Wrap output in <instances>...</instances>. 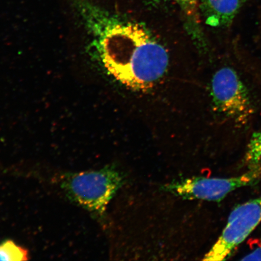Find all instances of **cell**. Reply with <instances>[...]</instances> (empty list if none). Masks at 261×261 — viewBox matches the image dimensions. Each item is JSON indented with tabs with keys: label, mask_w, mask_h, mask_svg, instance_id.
<instances>
[{
	"label": "cell",
	"mask_w": 261,
	"mask_h": 261,
	"mask_svg": "<svg viewBox=\"0 0 261 261\" xmlns=\"http://www.w3.org/2000/svg\"><path fill=\"white\" fill-rule=\"evenodd\" d=\"M107 72L128 89L146 92L168 69L169 57L144 26L113 14L91 0H72Z\"/></svg>",
	"instance_id": "obj_1"
},
{
	"label": "cell",
	"mask_w": 261,
	"mask_h": 261,
	"mask_svg": "<svg viewBox=\"0 0 261 261\" xmlns=\"http://www.w3.org/2000/svg\"><path fill=\"white\" fill-rule=\"evenodd\" d=\"M123 182L121 172L109 166L99 170L65 174L61 178L60 187L71 202L101 216Z\"/></svg>",
	"instance_id": "obj_2"
},
{
	"label": "cell",
	"mask_w": 261,
	"mask_h": 261,
	"mask_svg": "<svg viewBox=\"0 0 261 261\" xmlns=\"http://www.w3.org/2000/svg\"><path fill=\"white\" fill-rule=\"evenodd\" d=\"M211 95L215 110L238 125L246 124L256 113L252 93L233 67H221L215 73Z\"/></svg>",
	"instance_id": "obj_3"
},
{
	"label": "cell",
	"mask_w": 261,
	"mask_h": 261,
	"mask_svg": "<svg viewBox=\"0 0 261 261\" xmlns=\"http://www.w3.org/2000/svg\"><path fill=\"white\" fill-rule=\"evenodd\" d=\"M261 179V165L244 174L230 178L198 177L165 186V191L188 200L220 201L236 189L256 184Z\"/></svg>",
	"instance_id": "obj_4"
},
{
	"label": "cell",
	"mask_w": 261,
	"mask_h": 261,
	"mask_svg": "<svg viewBox=\"0 0 261 261\" xmlns=\"http://www.w3.org/2000/svg\"><path fill=\"white\" fill-rule=\"evenodd\" d=\"M261 223V195L231 211L223 232L203 260L226 259Z\"/></svg>",
	"instance_id": "obj_5"
},
{
	"label": "cell",
	"mask_w": 261,
	"mask_h": 261,
	"mask_svg": "<svg viewBox=\"0 0 261 261\" xmlns=\"http://www.w3.org/2000/svg\"><path fill=\"white\" fill-rule=\"evenodd\" d=\"M247 0H200V15L212 28L230 27Z\"/></svg>",
	"instance_id": "obj_6"
},
{
	"label": "cell",
	"mask_w": 261,
	"mask_h": 261,
	"mask_svg": "<svg viewBox=\"0 0 261 261\" xmlns=\"http://www.w3.org/2000/svg\"><path fill=\"white\" fill-rule=\"evenodd\" d=\"M184 15L186 26L189 34L198 42L200 46H206L201 27L200 0H174Z\"/></svg>",
	"instance_id": "obj_7"
},
{
	"label": "cell",
	"mask_w": 261,
	"mask_h": 261,
	"mask_svg": "<svg viewBox=\"0 0 261 261\" xmlns=\"http://www.w3.org/2000/svg\"><path fill=\"white\" fill-rule=\"evenodd\" d=\"M29 259L28 251L12 240L0 243V260H25Z\"/></svg>",
	"instance_id": "obj_8"
},
{
	"label": "cell",
	"mask_w": 261,
	"mask_h": 261,
	"mask_svg": "<svg viewBox=\"0 0 261 261\" xmlns=\"http://www.w3.org/2000/svg\"><path fill=\"white\" fill-rule=\"evenodd\" d=\"M245 162L250 168L260 165L261 161V130L253 134L247 145Z\"/></svg>",
	"instance_id": "obj_9"
},
{
	"label": "cell",
	"mask_w": 261,
	"mask_h": 261,
	"mask_svg": "<svg viewBox=\"0 0 261 261\" xmlns=\"http://www.w3.org/2000/svg\"><path fill=\"white\" fill-rule=\"evenodd\" d=\"M242 260H261V245L256 248L252 252L248 253L245 256Z\"/></svg>",
	"instance_id": "obj_10"
},
{
	"label": "cell",
	"mask_w": 261,
	"mask_h": 261,
	"mask_svg": "<svg viewBox=\"0 0 261 261\" xmlns=\"http://www.w3.org/2000/svg\"><path fill=\"white\" fill-rule=\"evenodd\" d=\"M147 5L156 6L162 4V3L167 2L168 0H143Z\"/></svg>",
	"instance_id": "obj_11"
}]
</instances>
